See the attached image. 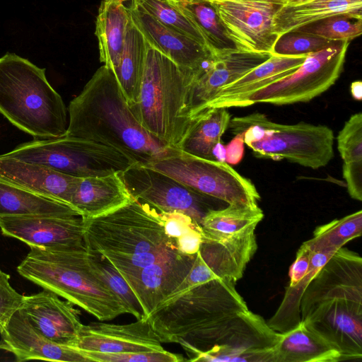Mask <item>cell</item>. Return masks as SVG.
I'll return each instance as SVG.
<instances>
[{
  "instance_id": "11",
  "label": "cell",
  "mask_w": 362,
  "mask_h": 362,
  "mask_svg": "<svg viewBox=\"0 0 362 362\" xmlns=\"http://www.w3.org/2000/svg\"><path fill=\"white\" fill-rule=\"evenodd\" d=\"M215 9L227 37L241 51L272 54L279 37L273 21L286 0H204Z\"/></svg>"
},
{
  "instance_id": "4",
  "label": "cell",
  "mask_w": 362,
  "mask_h": 362,
  "mask_svg": "<svg viewBox=\"0 0 362 362\" xmlns=\"http://www.w3.org/2000/svg\"><path fill=\"white\" fill-rule=\"evenodd\" d=\"M67 108L45 69L14 53L0 57V113L34 139L63 136Z\"/></svg>"
},
{
  "instance_id": "9",
  "label": "cell",
  "mask_w": 362,
  "mask_h": 362,
  "mask_svg": "<svg viewBox=\"0 0 362 362\" xmlns=\"http://www.w3.org/2000/svg\"><path fill=\"white\" fill-rule=\"evenodd\" d=\"M147 166L228 205L258 206L255 185L226 162L189 155L175 148Z\"/></svg>"
},
{
  "instance_id": "2",
  "label": "cell",
  "mask_w": 362,
  "mask_h": 362,
  "mask_svg": "<svg viewBox=\"0 0 362 362\" xmlns=\"http://www.w3.org/2000/svg\"><path fill=\"white\" fill-rule=\"evenodd\" d=\"M235 283L216 279L197 286L147 316L161 343L179 344L190 359L217 345L235 317L248 309Z\"/></svg>"
},
{
  "instance_id": "44",
  "label": "cell",
  "mask_w": 362,
  "mask_h": 362,
  "mask_svg": "<svg viewBox=\"0 0 362 362\" xmlns=\"http://www.w3.org/2000/svg\"><path fill=\"white\" fill-rule=\"evenodd\" d=\"M310 257L311 251L307 244L303 243L289 269V286H295L307 274L310 269Z\"/></svg>"
},
{
  "instance_id": "1",
  "label": "cell",
  "mask_w": 362,
  "mask_h": 362,
  "mask_svg": "<svg viewBox=\"0 0 362 362\" xmlns=\"http://www.w3.org/2000/svg\"><path fill=\"white\" fill-rule=\"evenodd\" d=\"M66 136L111 147L136 165L151 162L175 148L151 135L131 110L114 71L103 65L68 107Z\"/></svg>"
},
{
  "instance_id": "35",
  "label": "cell",
  "mask_w": 362,
  "mask_h": 362,
  "mask_svg": "<svg viewBox=\"0 0 362 362\" xmlns=\"http://www.w3.org/2000/svg\"><path fill=\"white\" fill-rule=\"evenodd\" d=\"M204 35L211 53L236 49L227 37L214 8L204 0H170Z\"/></svg>"
},
{
  "instance_id": "42",
  "label": "cell",
  "mask_w": 362,
  "mask_h": 362,
  "mask_svg": "<svg viewBox=\"0 0 362 362\" xmlns=\"http://www.w3.org/2000/svg\"><path fill=\"white\" fill-rule=\"evenodd\" d=\"M9 280L10 275L0 269V334L19 310L25 296L11 286Z\"/></svg>"
},
{
  "instance_id": "22",
  "label": "cell",
  "mask_w": 362,
  "mask_h": 362,
  "mask_svg": "<svg viewBox=\"0 0 362 362\" xmlns=\"http://www.w3.org/2000/svg\"><path fill=\"white\" fill-rule=\"evenodd\" d=\"M195 255L178 253L140 269L122 274L137 298L146 319L148 314L185 279Z\"/></svg>"
},
{
  "instance_id": "36",
  "label": "cell",
  "mask_w": 362,
  "mask_h": 362,
  "mask_svg": "<svg viewBox=\"0 0 362 362\" xmlns=\"http://www.w3.org/2000/svg\"><path fill=\"white\" fill-rule=\"evenodd\" d=\"M362 233V211L317 227L313 238L305 242L311 252L337 251Z\"/></svg>"
},
{
  "instance_id": "17",
  "label": "cell",
  "mask_w": 362,
  "mask_h": 362,
  "mask_svg": "<svg viewBox=\"0 0 362 362\" xmlns=\"http://www.w3.org/2000/svg\"><path fill=\"white\" fill-rule=\"evenodd\" d=\"M0 229L4 236L18 239L30 248L86 246L81 216H1Z\"/></svg>"
},
{
  "instance_id": "43",
  "label": "cell",
  "mask_w": 362,
  "mask_h": 362,
  "mask_svg": "<svg viewBox=\"0 0 362 362\" xmlns=\"http://www.w3.org/2000/svg\"><path fill=\"white\" fill-rule=\"evenodd\" d=\"M157 215L163 224L165 234L175 240V243L176 240L187 230L195 226H200L190 216L181 212H163L157 211Z\"/></svg>"
},
{
  "instance_id": "46",
  "label": "cell",
  "mask_w": 362,
  "mask_h": 362,
  "mask_svg": "<svg viewBox=\"0 0 362 362\" xmlns=\"http://www.w3.org/2000/svg\"><path fill=\"white\" fill-rule=\"evenodd\" d=\"M235 137L226 145L225 162L230 165H236L240 163L244 154L243 134H235Z\"/></svg>"
},
{
  "instance_id": "47",
  "label": "cell",
  "mask_w": 362,
  "mask_h": 362,
  "mask_svg": "<svg viewBox=\"0 0 362 362\" xmlns=\"http://www.w3.org/2000/svg\"><path fill=\"white\" fill-rule=\"evenodd\" d=\"M350 92L352 98L356 100L362 99V82L361 81H353L350 86Z\"/></svg>"
},
{
  "instance_id": "5",
  "label": "cell",
  "mask_w": 362,
  "mask_h": 362,
  "mask_svg": "<svg viewBox=\"0 0 362 362\" xmlns=\"http://www.w3.org/2000/svg\"><path fill=\"white\" fill-rule=\"evenodd\" d=\"M194 75L146 40L139 96L129 107L141 126L168 146L177 148L192 122L188 96Z\"/></svg>"
},
{
  "instance_id": "10",
  "label": "cell",
  "mask_w": 362,
  "mask_h": 362,
  "mask_svg": "<svg viewBox=\"0 0 362 362\" xmlns=\"http://www.w3.org/2000/svg\"><path fill=\"white\" fill-rule=\"evenodd\" d=\"M350 41H338L317 52L307 54L291 74L255 90L238 107L259 103L276 105L306 103L321 95L339 78Z\"/></svg>"
},
{
  "instance_id": "13",
  "label": "cell",
  "mask_w": 362,
  "mask_h": 362,
  "mask_svg": "<svg viewBox=\"0 0 362 362\" xmlns=\"http://www.w3.org/2000/svg\"><path fill=\"white\" fill-rule=\"evenodd\" d=\"M280 337L260 315L247 310L235 317L217 345L188 361L274 362Z\"/></svg>"
},
{
  "instance_id": "12",
  "label": "cell",
  "mask_w": 362,
  "mask_h": 362,
  "mask_svg": "<svg viewBox=\"0 0 362 362\" xmlns=\"http://www.w3.org/2000/svg\"><path fill=\"white\" fill-rule=\"evenodd\" d=\"M119 174L133 198L158 211L181 212L201 226L206 214L214 209L216 199L147 166L133 165Z\"/></svg>"
},
{
  "instance_id": "37",
  "label": "cell",
  "mask_w": 362,
  "mask_h": 362,
  "mask_svg": "<svg viewBox=\"0 0 362 362\" xmlns=\"http://www.w3.org/2000/svg\"><path fill=\"white\" fill-rule=\"evenodd\" d=\"M88 259L93 272L121 300L127 313L137 320L141 318L143 313L137 298L110 262L100 253L90 251H88Z\"/></svg>"
},
{
  "instance_id": "21",
  "label": "cell",
  "mask_w": 362,
  "mask_h": 362,
  "mask_svg": "<svg viewBox=\"0 0 362 362\" xmlns=\"http://www.w3.org/2000/svg\"><path fill=\"white\" fill-rule=\"evenodd\" d=\"M130 16L146 40L184 70L199 71L212 53L204 45L160 23L135 0L128 6Z\"/></svg>"
},
{
  "instance_id": "30",
  "label": "cell",
  "mask_w": 362,
  "mask_h": 362,
  "mask_svg": "<svg viewBox=\"0 0 362 362\" xmlns=\"http://www.w3.org/2000/svg\"><path fill=\"white\" fill-rule=\"evenodd\" d=\"M146 55V40L129 13L119 65L114 71L129 105L138 100Z\"/></svg>"
},
{
  "instance_id": "32",
  "label": "cell",
  "mask_w": 362,
  "mask_h": 362,
  "mask_svg": "<svg viewBox=\"0 0 362 362\" xmlns=\"http://www.w3.org/2000/svg\"><path fill=\"white\" fill-rule=\"evenodd\" d=\"M343 160L342 175L350 197L362 201V114L352 115L337 136Z\"/></svg>"
},
{
  "instance_id": "20",
  "label": "cell",
  "mask_w": 362,
  "mask_h": 362,
  "mask_svg": "<svg viewBox=\"0 0 362 362\" xmlns=\"http://www.w3.org/2000/svg\"><path fill=\"white\" fill-rule=\"evenodd\" d=\"M73 347L104 353L164 349L148 321L143 317L125 325L105 322L83 325Z\"/></svg>"
},
{
  "instance_id": "31",
  "label": "cell",
  "mask_w": 362,
  "mask_h": 362,
  "mask_svg": "<svg viewBox=\"0 0 362 362\" xmlns=\"http://www.w3.org/2000/svg\"><path fill=\"white\" fill-rule=\"evenodd\" d=\"M26 215L81 216L67 203L0 180V216Z\"/></svg>"
},
{
  "instance_id": "26",
  "label": "cell",
  "mask_w": 362,
  "mask_h": 362,
  "mask_svg": "<svg viewBox=\"0 0 362 362\" xmlns=\"http://www.w3.org/2000/svg\"><path fill=\"white\" fill-rule=\"evenodd\" d=\"M344 15L362 19V0H307L287 3L276 13L274 32L281 35L322 19Z\"/></svg>"
},
{
  "instance_id": "19",
  "label": "cell",
  "mask_w": 362,
  "mask_h": 362,
  "mask_svg": "<svg viewBox=\"0 0 362 362\" xmlns=\"http://www.w3.org/2000/svg\"><path fill=\"white\" fill-rule=\"evenodd\" d=\"M19 311L45 336L72 347L83 325L74 304L46 289L25 296Z\"/></svg>"
},
{
  "instance_id": "15",
  "label": "cell",
  "mask_w": 362,
  "mask_h": 362,
  "mask_svg": "<svg viewBox=\"0 0 362 362\" xmlns=\"http://www.w3.org/2000/svg\"><path fill=\"white\" fill-rule=\"evenodd\" d=\"M271 56V53L237 49L212 53L189 83L188 110L190 119L202 113L204 107L223 87L266 62Z\"/></svg>"
},
{
  "instance_id": "38",
  "label": "cell",
  "mask_w": 362,
  "mask_h": 362,
  "mask_svg": "<svg viewBox=\"0 0 362 362\" xmlns=\"http://www.w3.org/2000/svg\"><path fill=\"white\" fill-rule=\"evenodd\" d=\"M135 1L164 25L194 40L209 49L199 29L170 0Z\"/></svg>"
},
{
  "instance_id": "29",
  "label": "cell",
  "mask_w": 362,
  "mask_h": 362,
  "mask_svg": "<svg viewBox=\"0 0 362 362\" xmlns=\"http://www.w3.org/2000/svg\"><path fill=\"white\" fill-rule=\"evenodd\" d=\"M230 119L227 108L206 110L192 119L176 148L189 155L215 160L213 149L221 142Z\"/></svg>"
},
{
  "instance_id": "14",
  "label": "cell",
  "mask_w": 362,
  "mask_h": 362,
  "mask_svg": "<svg viewBox=\"0 0 362 362\" xmlns=\"http://www.w3.org/2000/svg\"><path fill=\"white\" fill-rule=\"evenodd\" d=\"M333 300L362 303V258L344 247L331 256L305 289L300 303L301 320L318 305Z\"/></svg>"
},
{
  "instance_id": "8",
  "label": "cell",
  "mask_w": 362,
  "mask_h": 362,
  "mask_svg": "<svg viewBox=\"0 0 362 362\" xmlns=\"http://www.w3.org/2000/svg\"><path fill=\"white\" fill-rule=\"evenodd\" d=\"M0 156L40 164L80 178L122 173L136 165L111 147L66 135L25 142Z\"/></svg>"
},
{
  "instance_id": "41",
  "label": "cell",
  "mask_w": 362,
  "mask_h": 362,
  "mask_svg": "<svg viewBox=\"0 0 362 362\" xmlns=\"http://www.w3.org/2000/svg\"><path fill=\"white\" fill-rule=\"evenodd\" d=\"M90 361L97 362H181L185 361L180 354L163 350L104 353L80 349Z\"/></svg>"
},
{
  "instance_id": "6",
  "label": "cell",
  "mask_w": 362,
  "mask_h": 362,
  "mask_svg": "<svg viewBox=\"0 0 362 362\" xmlns=\"http://www.w3.org/2000/svg\"><path fill=\"white\" fill-rule=\"evenodd\" d=\"M228 127L234 134L243 133L245 144L259 158L286 159L316 170L334 156V133L326 125L279 124L255 112L230 119Z\"/></svg>"
},
{
  "instance_id": "7",
  "label": "cell",
  "mask_w": 362,
  "mask_h": 362,
  "mask_svg": "<svg viewBox=\"0 0 362 362\" xmlns=\"http://www.w3.org/2000/svg\"><path fill=\"white\" fill-rule=\"evenodd\" d=\"M83 220L86 250L107 259L178 251L175 240L165 234L156 209L134 198L109 213Z\"/></svg>"
},
{
  "instance_id": "28",
  "label": "cell",
  "mask_w": 362,
  "mask_h": 362,
  "mask_svg": "<svg viewBox=\"0 0 362 362\" xmlns=\"http://www.w3.org/2000/svg\"><path fill=\"white\" fill-rule=\"evenodd\" d=\"M124 1L101 0L95 21L100 60L113 71L119 65L129 16Z\"/></svg>"
},
{
  "instance_id": "40",
  "label": "cell",
  "mask_w": 362,
  "mask_h": 362,
  "mask_svg": "<svg viewBox=\"0 0 362 362\" xmlns=\"http://www.w3.org/2000/svg\"><path fill=\"white\" fill-rule=\"evenodd\" d=\"M338 41H331L320 37L290 32L281 35L276 42L272 54L303 55L322 50Z\"/></svg>"
},
{
  "instance_id": "18",
  "label": "cell",
  "mask_w": 362,
  "mask_h": 362,
  "mask_svg": "<svg viewBox=\"0 0 362 362\" xmlns=\"http://www.w3.org/2000/svg\"><path fill=\"white\" fill-rule=\"evenodd\" d=\"M0 335V349L11 353L18 362L30 360L90 362L79 349L55 342L45 336L19 310Z\"/></svg>"
},
{
  "instance_id": "3",
  "label": "cell",
  "mask_w": 362,
  "mask_h": 362,
  "mask_svg": "<svg viewBox=\"0 0 362 362\" xmlns=\"http://www.w3.org/2000/svg\"><path fill=\"white\" fill-rule=\"evenodd\" d=\"M16 269L23 278L100 321L127 313L119 298L93 272L86 246L30 248Z\"/></svg>"
},
{
  "instance_id": "49",
  "label": "cell",
  "mask_w": 362,
  "mask_h": 362,
  "mask_svg": "<svg viewBox=\"0 0 362 362\" xmlns=\"http://www.w3.org/2000/svg\"><path fill=\"white\" fill-rule=\"evenodd\" d=\"M287 3H297V2H302L307 0H286Z\"/></svg>"
},
{
  "instance_id": "16",
  "label": "cell",
  "mask_w": 362,
  "mask_h": 362,
  "mask_svg": "<svg viewBox=\"0 0 362 362\" xmlns=\"http://www.w3.org/2000/svg\"><path fill=\"white\" fill-rule=\"evenodd\" d=\"M301 321L334 347L341 354V361L362 359V303L326 301Z\"/></svg>"
},
{
  "instance_id": "39",
  "label": "cell",
  "mask_w": 362,
  "mask_h": 362,
  "mask_svg": "<svg viewBox=\"0 0 362 362\" xmlns=\"http://www.w3.org/2000/svg\"><path fill=\"white\" fill-rule=\"evenodd\" d=\"M294 32L308 34L331 41H351L361 35L362 19L337 15L307 25Z\"/></svg>"
},
{
  "instance_id": "27",
  "label": "cell",
  "mask_w": 362,
  "mask_h": 362,
  "mask_svg": "<svg viewBox=\"0 0 362 362\" xmlns=\"http://www.w3.org/2000/svg\"><path fill=\"white\" fill-rule=\"evenodd\" d=\"M274 353V362L341 361V354L303 321L281 333Z\"/></svg>"
},
{
  "instance_id": "23",
  "label": "cell",
  "mask_w": 362,
  "mask_h": 362,
  "mask_svg": "<svg viewBox=\"0 0 362 362\" xmlns=\"http://www.w3.org/2000/svg\"><path fill=\"white\" fill-rule=\"evenodd\" d=\"M81 179L40 164L0 156V180L70 205Z\"/></svg>"
},
{
  "instance_id": "48",
  "label": "cell",
  "mask_w": 362,
  "mask_h": 362,
  "mask_svg": "<svg viewBox=\"0 0 362 362\" xmlns=\"http://www.w3.org/2000/svg\"><path fill=\"white\" fill-rule=\"evenodd\" d=\"M213 155L216 160L225 162L226 148L221 142L217 144L213 149Z\"/></svg>"
},
{
  "instance_id": "33",
  "label": "cell",
  "mask_w": 362,
  "mask_h": 362,
  "mask_svg": "<svg viewBox=\"0 0 362 362\" xmlns=\"http://www.w3.org/2000/svg\"><path fill=\"white\" fill-rule=\"evenodd\" d=\"M335 252H311L308 272L295 286H287L279 308L267 320V325L272 329L277 332L283 333L294 328L300 322V303L303 293L314 276Z\"/></svg>"
},
{
  "instance_id": "45",
  "label": "cell",
  "mask_w": 362,
  "mask_h": 362,
  "mask_svg": "<svg viewBox=\"0 0 362 362\" xmlns=\"http://www.w3.org/2000/svg\"><path fill=\"white\" fill-rule=\"evenodd\" d=\"M203 240L202 226H195L176 240L178 251L184 255H194L199 251Z\"/></svg>"
},
{
  "instance_id": "34",
  "label": "cell",
  "mask_w": 362,
  "mask_h": 362,
  "mask_svg": "<svg viewBox=\"0 0 362 362\" xmlns=\"http://www.w3.org/2000/svg\"><path fill=\"white\" fill-rule=\"evenodd\" d=\"M264 218L258 206L228 205L209 210L202 221L204 232L214 235H231L257 228Z\"/></svg>"
},
{
  "instance_id": "25",
  "label": "cell",
  "mask_w": 362,
  "mask_h": 362,
  "mask_svg": "<svg viewBox=\"0 0 362 362\" xmlns=\"http://www.w3.org/2000/svg\"><path fill=\"white\" fill-rule=\"evenodd\" d=\"M133 199L119 173L81 178L74 192L71 205L83 219L109 213Z\"/></svg>"
},
{
  "instance_id": "24",
  "label": "cell",
  "mask_w": 362,
  "mask_h": 362,
  "mask_svg": "<svg viewBox=\"0 0 362 362\" xmlns=\"http://www.w3.org/2000/svg\"><path fill=\"white\" fill-rule=\"evenodd\" d=\"M306 56L272 54L266 62L223 87L202 112L212 107H238L239 103L252 92L294 72Z\"/></svg>"
}]
</instances>
